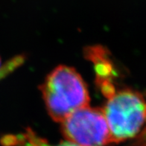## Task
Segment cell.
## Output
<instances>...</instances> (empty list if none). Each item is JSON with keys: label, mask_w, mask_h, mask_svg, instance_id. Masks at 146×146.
<instances>
[{"label": "cell", "mask_w": 146, "mask_h": 146, "mask_svg": "<svg viewBox=\"0 0 146 146\" xmlns=\"http://www.w3.org/2000/svg\"><path fill=\"white\" fill-rule=\"evenodd\" d=\"M46 109L52 119L61 122L69 114L89 105L87 85L75 69L61 65L52 70L40 86Z\"/></svg>", "instance_id": "1"}, {"label": "cell", "mask_w": 146, "mask_h": 146, "mask_svg": "<svg viewBox=\"0 0 146 146\" xmlns=\"http://www.w3.org/2000/svg\"><path fill=\"white\" fill-rule=\"evenodd\" d=\"M112 144L135 138L146 123V100L130 89L117 90L102 109Z\"/></svg>", "instance_id": "2"}, {"label": "cell", "mask_w": 146, "mask_h": 146, "mask_svg": "<svg viewBox=\"0 0 146 146\" xmlns=\"http://www.w3.org/2000/svg\"><path fill=\"white\" fill-rule=\"evenodd\" d=\"M64 137L78 146L112 144L108 125L102 109L86 106L69 114L60 122Z\"/></svg>", "instance_id": "3"}, {"label": "cell", "mask_w": 146, "mask_h": 146, "mask_svg": "<svg viewBox=\"0 0 146 146\" xmlns=\"http://www.w3.org/2000/svg\"><path fill=\"white\" fill-rule=\"evenodd\" d=\"M84 55L94 65L96 84L102 94L108 98L117 90L114 84L117 74L110 53L102 46H94L87 47Z\"/></svg>", "instance_id": "4"}, {"label": "cell", "mask_w": 146, "mask_h": 146, "mask_svg": "<svg viewBox=\"0 0 146 146\" xmlns=\"http://www.w3.org/2000/svg\"><path fill=\"white\" fill-rule=\"evenodd\" d=\"M2 143L4 145L8 146H78L68 141L61 142L57 145L50 144L30 128H28L25 132L16 136H5L2 139Z\"/></svg>", "instance_id": "5"}, {"label": "cell", "mask_w": 146, "mask_h": 146, "mask_svg": "<svg viewBox=\"0 0 146 146\" xmlns=\"http://www.w3.org/2000/svg\"><path fill=\"white\" fill-rule=\"evenodd\" d=\"M21 58H15L13 61L10 62L9 64H7L5 68L2 69V68H1V59H0V78L2 77H3L5 74H8V72L12 70L15 66L19 65V64L21 63Z\"/></svg>", "instance_id": "6"}, {"label": "cell", "mask_w": 146, "mask_h": 146, "mask_svg": "<svg viewBox=\"0 0 146 146\" xmlns=\"http://www.w3.org/2000/svg\"><path fill=\"white\" fill-rule=\"evenodd\" d=\"M135 145L137 146H146V128H145L137 137Z\"/></svg>", "instance_id": "7"}]
</instances>
